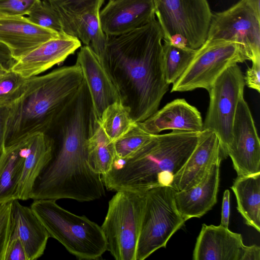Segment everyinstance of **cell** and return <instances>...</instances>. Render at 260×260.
I'll return each instance as SVG.
<instances>
[{
    "mask_svg": "<svg viewBox=\"0 0 260 260\" xmlns=\"http://www.w3.org/2000/svg\"><path fill=\"white\" fill-rule=\"evenodd\" d=\"M162 41L156 18L129 32L108 36L103 63L135 122L156 112L169 90Z\"/></svg>",
    "mask_w": 260,
    "mask_h": 260,
    "instance_id": "obj_1",
    "label": "cell"
},
{
    "mask_svg": "<svg viewBox=\"0 0 260 260\" xmlns=\"http://www.w3.org/2000/svg\"><path fill=\"white\" fill-rule=\"evenodd\" d=\"M84 82L77 63L27 78L22 93L9 105L5 147L35 134H49L75 100Z\"/></svg>",
    "mask_w": 260,
    "mask_h": 260,
    "instance_id": "obj_2",
    "label": "cell"
},
{
    "mask_svg": "<svg viewBox=\"0 0 260 260\" xmlns=\"http://www.w3.org/2000/svg\"><path fill=\"white\" fill-rule=\"evenodd\" d=\"M88 132L74 121L62 124L53 137L52 157L37 178L29 199L89 202L105 196L101 175L88 161Z\"/></svg>",
    "mask_w": 260,
    "mask_h": 260,
    "instance_id": "obj_3",
    "label": "cell"
},
{
    "mask_svg": "<svg viewBox=\"0 0 260 260\" xmlns=\"http://www.w3.org/2000/svg\"><path fill=\"white\" fill-rule=\"evenodd\" d=\"M202 133L173 130L153 134L130 157L115 158L110 170L101 175L105 188L146 193L156 187L171 186L174 176L196 148Z\"/></svg>",
    "mask_w": 260,
    "mask_h": 260,
    "instance_id": "obj_4",
    "label": "cell"
},
{
    "mask_svg": "<svg viewBox=\"0 0 260 260\" xmlns=\"http://www.w3.org/2000/svg\"><path fill=\"white\" fill-rule=\"evenodd\" d=\"M53 199L34 200L30 208L50 237L79 259H99L107 251L101 226L84 215L75 214Z\"/></svg>",
    "mask_w": 260,
    "mask_h": 260,
    "instance_id": "obj_5",
    "label": "cell"
},
{
    "mask_svg": "<svg viewBox=\"0 0 260 260\" xmlns=\"http://www.w3.org/2000/svg\"><path fill=\"white\" fill-rule=\"evenodd\" d=\"M146 200V192L119 190L109 202L101 226L107 251L116 260H136V251Z\"/></svg>",
    "mask_w": 260,
    "mask_h": 260,
    "instance_id": "obj_6",
    "label": "cell"
},
{
    "mask_svg": "<svg viewBox=\"0 0 260 260\" xmlns=\"http://www.w3.org/2000/svg\"><path fill=\"white\" fill-rule=\"evenodd\" d=\"M170 186L154 187L146 192L136 260H144L156 250L165 247L172 236L186 220L177 210Z\"/></svg>",
    "mask_w": 260,
    "mask_h": 260,
    "instance_id": "obj_7",
    "label": "cell"
},
{
    "mask_svg": "<svg viewBox=\"0 0 260 260\" xmlns=\"http://www.w3.org/2000/svg\"><path fill=\"white\" fill-rule=\"evenodd\" d=\"M163 40L181 38L192 49L206 41L212 13L208 0H153Z\"/></svg>",
    "mask_w": 260,
    "mask_h": 260,
    "instance_id": "obj_8",
    "label": "cell"
},
{
    "mask_svg": "<svg viewBox=\"0 0 260 260\" xmlns=\"http://www.w3.org/2000/svg\"><path fill=\"white\" fill-rule=\"evenodd\" d=\"M249 60L238 43L208 40L197 49L191 62L173 84L171 92L197 88L209 91L216 79L230 66Z\"/></svg>",
    "mask_w": 260,
    "mask_h": 260,
    "instance_id": "obj_9",
    "label": "cell"
},
{
    "mask_svg": "<svg viewBox=\"0 0 260 260\" xmlns=\"http://www.w3.org/2000/svg\"><path fill=\"white\" fill-rule=\"evenodd\" d=\"M244 76L237 64L228 67L216 79L210 89L207 113L203 131L214 132L218 136L223 157L233 140L234 118L240 100L244 96Z\"/></svg>",
    "mask_w": 260,
    "mask_h": 260,
    "instance_id": "obj_10",
    "label": "cell"
},
{
    "mask_svg": "<svg viewBox=\"0 0 260 260\" xmlns=\"http://www.w3.org/2000/svg\"><path fill=\"white\" fill-rule=\"evenodd\" d=\"M207 39L238 43L249 60L260 62V16L245 0L212 14Z\"/></svg>",
    "mask_w": 260,
    "mask_h": 260,
    "instance_id": "obj_11",
    "label": "cell"
},
{
    "mask_svg": "<svg viewBox=\"0 0 260 260\" xmlns=\"http://www.w3.org/2000/svg\"><path fill=\"white\" fill-rule=\"evenodd\" d=\"M238 176L260 173V141L251 111L244 96L239 101L228 150Z\"/></svg>",
    "mask_w": 260,
    "mask_h": 260,
    "instance_id": "obj_12",
    "label": "cell"
},
{
    "mask_svg": "<svg viewBox=\"0 0 260 260\" xmlns=\"http://www.w3.org/2000/svg\"><path fill=\"white\" fill-rule=\"evenodd\" d=\"M76 63L82 73L92 114L99 123L103 111L109 105L121 102L119 93L103 62L89 47L84 45L80 48Z\"/></svg>",
    "mask_w": 260,
    "mask_h": 260,
    "instance_id": "obj_13",
    "label": "cell"
},
{
    "mask_svg": "<svg viewBox=\"0 0 260 260\" xmlns=\"http://www.w3.org/2000/svg\"><path fill=\"white\" fill-rule=\"evenodd\" d=\"M102 29L107 36H117L141 27L156 18L153 0H109L100 10Z\"/></svg>",
    "mask_w": 260,
    "mask_h": 260,
    "instance_id": "obj_14",
    "label": "cell"
},
{
    "mask_svg": "<svg viewBox=\"0 0 260 260\" xmlns=\"http://www.w3.org/2000/svg\"><path fill=\"white\" fill-rule=\"evenodd\" d=\"M81 47V42L77 38L62 33L15 60L10 69L25 78L38 75L64 61Z\"/></svg>",
    "mask_w": 260,
    "mask_h": 260,
    "instance_id": "obj_15",
    "label": "cell"
},
{
    "mask_svg": "<svg viewBox=\"0 0 260 260\" xmlns=\"http://www.w3.org/2000/svg\"><path fill=\"white\" fill-rule=\"evenodd\" d=\"M61 34L35 24L24 16L0 15V43L15 60Z\"/></svg>",
    "mask_w": 260,
    "mask_h": 260,
    "instance_id": "obj_16",
    "label": "cell"
},
{
    "mask_svg": "<svg viewBox=\"0 0 260 260\" xmlns=\"http://www.w3.org/2000/svg\"><path fill=\"white\" fill-rule=\"evenodd\" d=\"M222 158L220 141L216 133L203 131L197 145L174 176L171 186L176 191L194 186L204 178L212 165Z\"/></svg>",
    "mask_w": 260,
    "mask_h": 260,
    "instance_id": "obj_17",
    "label": "cell"
},
{
    "mask_svg": "<svg viewBox=\"0 0 260 260\" xmlns=\"http://www.w3.org/2000/svg\"><path fill=\"white\" fill-rule=\"evenodd\" d=\"M240 234L220 225L202 224L193 252L194 260H241L245 248Z\"/></svg>",
    "mask_w": 260,
    "mask_h": 260,
    "instance_id": "obj_18",
    "label": "cell"
},
{
    "mask_svg": "<svg viewBox=\"0 0 260 260\" xmlns=\"http://www.w3.org/2000/svg\"><path fill=\"white\" fill-rule=\"evenodd\" d=\"M221 160L215 162L204 178L194 186L175 192L176 208L186 221L193 217H201L216 203Z\"/></svg>",
    "mask_w": 260,
    "mask_h": 260,
    "instance_id": "obj_19",
    "label": "cell"
},
{
    "mask_svg": "<svg viewBox=\"0 0 260 260\" xmlns=\"http://www.w3.org/2000/svg\"><path fill=\"white\" fill-rule=\"evenodd\" d=\"M138 123L151 134L168 129L201 132L203 126L201 113L184 99L172 101L144 121Z\"/></svg>",
    "mask_w": 260,
    "mask_h": 260,
    "instance_id": "obj_20",
    "label": "cell"
},
{
    "mask_svg": "<svg viewBox=\"0 0 260 260\" xmlns=\"http://www.w3.org/2000/svg\"><path fill=\"white\" fill-rule=\"evenodd\" d=\"M12 203L10 240L19 239L27 260L37 259L44 254L50 236L30 207L22 205L18 200H14Z\"/></svg>",
    "mask_w": 260,
    "mask_h": 260,
    "instance_id": "obj_21",
    "label": "cell"
},
{
    "mask_svg": "<svg viewBox=\"0 0 260 260\" xmlns=\"http://www.w3.org/2000/svg\"><path fill=\"white\" fill-rule=\"evenodd\" d=\"M25 157L15 200H27L34 183L50 160L53 140L48 134L37 133L24 139Z\"/></svg>",
    "mask_w": 260,
    "mask_h": 260,
    "instance_id": "obj_22",
    "label": "cell"
},
{
    "mask_svg": "<svg viewBox=\"0 0 260 260\" xmlns=\"http://www.w3.org/2000/svg\"><path fill=\"white\" fill-rule=\"evenodd\" d=\"M99 13L89 12L60 16L64 32L77 38L84 45L89 47L103 62L108 36L102 29Z\"/></svg>",
    "mask_w": 260,
    "mask_h": 260,
    "instance_id": "obj_23",
    "label": "cell"
},
{
    "mask_svg": "<svg viewBox=\"0 0 260 260\" xmlns=\"http://www.w3.org/2000/svg\"><path fill=\"white\" fill-rule=\"evenodd\" d=\"M246 223L260 232V173L238 176L231 187Z\"/></svg>",
    "mask_w": 260,
    "mask_h": 260,
    "instance_id": "obj_24",
    "label": "cell"
},
{
    "mask_svg": "<svg viewBox=\"0 0 260 260\" xmlns=\"http://www.w3.org/2000/svg\"><path fill=\"white\" fill-rule=\"evenodd\" d=\"M24 147L23 139L5 147L0 156V204L15 200L23 167Z\"/></svg>",
    "mask_w": 260,
    "mask_h": 260,
    "instance_id": "obj_25",
    "label": "cell"
},
{
    "mask_svg": "<svg viewBox=\"0 0 260 260\" xmlns=\"http://www.w3.org/2000/svg\"><path fill=\"white\" fill-rule=\"evenodd\" d=\"M88 161L91 168L101 175L108 172L116 158L113 142L104 132L91 113L87 142Z\"/></svg>",
    "mask_w": 260,
    "mask_h": 260,
    "instance_id": "obj_26",
    "label": "cell"
},
{
    "mask_svg": "<svg viewBox=\"0 0 260 260\" xmlns=\"http://www.w3.org/2000/svg\"><path fill=\"white\" fill-rule=\"evenodd\" d=\"M136 122L121 102H114L103 111L99 124L109 139L114 142L125 134Z\"/></svg>",
    "mask_w": 260,
    "mask_h": 260,
    "instance_id": "obj_27",
    "label": "cell"
},
{
    "mask_svg": "<svg viewBox=\"0 0 260 260\" xmlns=\"http://www.w3.org/2000/svg\"><path fill=\"white\" fill-rule=\"evenodd\" d=\"M163 57L165 76L167 83L173 84L183 73L197 49L188 47L179 48L163 40Z\"/></svg>",
    "mask_w": 260,
    "mask_h": 260,
    "instance_id": "obj_28",
    "label": "cell"
},
{
    "mask_svg": "<svg viewBox=\"0 0 260 260\" xmlns=\"http://www.w3.org/2000/svg\"><path fill=\"white\" fill-rule=\"evenodd\" d=\"M136 122L125 134L113 142L116 159L127 158L140 149L152 136Z\"/></svg>",
    "mask_w": 260,
    "mask_h": 260,
    "instance_id": "obj_29",
    "label": "cell"
},
{
    "mask_svg": "<svg viewBox=\"0 0 260 260\" xmlns=\"http://www.w3.org/2000/svg\"><path fill=\"white\" fill-rule=\"evenodd\" d=\"M27 19L39 26L65 33L61 16L50 4L40 0L30 10L26 16Z\"/></svg>",
    "mask_w": 260,
    "mask_h": 260,
    "instance_id": "obj_30",
    "label": "cell"
},
{
    "mask_svg": "<svg viewBox=\"0 0 260 260\" xmlns=\"http://www.w3.org/2000/svg\"><path fill=\"white\" fill-rule=\"evenodd\" d=\"M27 78L0 67V106L10 105L22 93Z\"/></svg>",
    "mask_w": 260,
    "mask_h": 260,
    "instance_id": "obj_31",
    "label": "cell"
},
{
    "mask_svg": "<svg viewBox=\"0 0 260 260\" xmlns=\"http://www.w3.org/2000/svg\"><path fill=\"white\" fill-rule=\"evenodd\" d=\"M52 5L60 15H79L100 13L105 0H44Z\"/></svg>",
    "mask_w": 260,
    "mask_h": 260,
    "instance_id": "obj_32",
    "label": "cell"
},
{
    "mask_svg": "<svg viewBox=\"0 0 260 260\" xmlns=\"http://www.w3.org/2000/svg\"><path fill=\"white\" fill-rule=\"evenodd\" d=\"M12 206V201L0 204V260L6 259L11 236Z\"/></svg>",
    "mask_w": 260,
    "mask_h": 260,
    "instance_id": "obj_33",
    "label": "cell"
},
{
    "mask_svg": "<svg viewBox=\"0 0 260 260\" xmlns=\"http://www.w3.org/2000/svg\"><path fill=\"white\" fill-rule=\"evenodd\" d=\"M40 0H0V15L26 16Z\"/></svg>",
    "mask_w": 260,
    "mask_h": 260,
    "instance_id": "obj_34",
    "label": "cell"
},
{
    "mask_svg": "<svg viewBox=\"0 0 260 260\" xmlns=\"http://www.w3.org/2000/svg\"><path fill=\"white\" fill-rule=\"evenodd\" d=\"M245 84L249 88L260 92V62H252L244 76Z\"/></svg>",
    "mask_w": 260,
    "mask_h": 260,
    "instance_id": "obj_35",
    "label": "cell"
},
{
    "mask_svg": "<svg viewBox=\"0 0 260 260\" xmlns=\"http://www.w3.org/2000/svg\"><path fill=\"white\" fill-rule=\"evenodd\" d=\"M5 260H27L24 249L19 239L10 240Z\"/></svg>",
    "mask_w": 260,
    "mask_h": 260,
    "instance_id": "obj_36",
    "label": "cell"
},
{
    "mask_svg": "<svg viewBox=\"0 0 260 260\" xmlns=\"http://www.w3.org/2000/svg\"><path fill=\"white\" fill-rule=\"evenodd\" d=\"M9 113V105L0 106V156L4 152L6 124Z\"/></svg>",
    "mask_w": 260,
    "mask_h": 260,
    "instance_id": "obj_37",
    "label": "cell"
},
{
    "mask_svg": "<svg viewBox=\"0 0 260 260\" xmlns=\"http://www.w3.org/2000/svg\"><path fill=\"white\" fill-rule=\"evenodd\" d=\"M230 193L229 190L224 191L222 199L221 219L220 225L228 228L230 217Z\"/></svg>",
    "mask_w": 260,
    "mask_h": 260,
    "instance_id": "obj_38",
    "label": "cell"
},
{
    "mask_svg": "<svg viewBox=\"0 0 260 260\" xmlns=\"http://www.w3.org/2000/svg\"><path fill=\"white\" fill-rule=\"evenodd\" d=\"M260 248L256 245L246 246L241 260H259Z\"/></svg>",
    "mask_w": 260,
    "mask_h": 260,
    "instance_id": "obj_39",
    "label": "cell"
},
{
    "mask_svg": "<svg viewBox=\"0 0 260 260\" xmlns=\"http://www.w3.org/2000/svg\"><path fill=\"white\" fill-rule=\"evenodd\" d=\"M245 1L253 11L260 16V0H245Z\"/></svg>",
    "mask_w": 260,
    "mask_h": 260,
    "instance_id": "obj_40",
    "label": "cell"
}]
</instances>
